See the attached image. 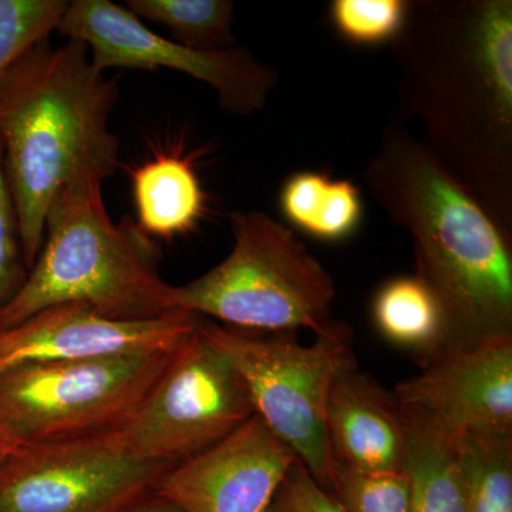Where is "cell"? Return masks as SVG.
<instances>
[{"label": "cell", "instance_id": "cell-1", "mask_svg": "<svg viewBox=\"0 0 512 512\" xmlns=\"http://www.w3.org/2000/svg\"><path fill=\"white\" fill-rule=\"evenodd\" d=\"M390 45L400 119L512 238L511 0H410Z\"/></svg>", "mask_w": 512, "mask_h": 512}, {"label": "cell", "instance_id": "cell-2", "mask_svg": "<svg viewBox=\"0 0 512 512\" xmlns=\"http://www.w3.org/2000/svg\"><path fill=\"white\" fill-rule=\"evenodd\" d=\"M365 184L412 238L414 275L443 309L446 348L512 336V238L407 121L383 128Z\"/></svg>", "mask_w": 512, "mask_h": 512}, {"label": "cell", "instance_id": "cell-3", "mask_svg": "<svg viewBox=\"0 0 512 512\" xmlns=\"http://www.w3.org/2000/svg\"><path fill=\"white\" fill-rule=\"evenodd\" d=\"M117 100V80L97 70L76 40H43L0 76V143L28 269L59 191L79 178L104 183L119 168L110 128Z\"/></svg>", "mask_w": 512, "mask_h": 512}, {"label": "cell", "instance_id": "cell-4", "mask_svg": "<svg viewBox=\"0 0 512 512\" xmlns=\"http://www.w3.org/2000/svg\"><path fill=\"white\" fill-rule=\"evenodd\" d=\"M101 181L79 178L53 198L25 284L0 309V330L49 306L86 303L106 318L151 320L177 311L156 248L131 218L114 222ZM183 312V311H181Z\"/></svg>", "mask_w": 512, "mask_h": 512}, {"label": "cell", "instance_id": "cell-5", "mask_svg": "<svg viewBox=\"0 0 512 512\" xmlns=\"http://www.w3.org/2000/svg\"><path fill=\"white\" fill-rule=\"evenodd\" d=\"M231 252L188 284L173 286L177 311L258 333L318 335L332 322L335 279L291 228L262 211H235Z\"/></svg>", "mask_w": 512, "mask_h": 512}, {"label": "cell", "instance_id": "cell-6", "mask_svg": "<svg viewBox=\"0 0 512 512\" xmlns=\"http://www.w3.org/2000/svg\"><path fill=\"white\" fill-rule=\"evenodd\" d=\"M198 329L237 367L256 416L330 493L335 460L326 429L329 393L336 377L357 365L348 323L332 320L312 345H301L295 333L248 332L207 318Z\"/></svg>", "mask_w": 512, "mask_h": 512}, {"label": "cell", "instance_id": "cell-7", "mask_svg": "<svg viewBox=\"0 0 512 512\" xmlns=\"http://www.w3.org/2000/svg\"><path fill=\"white\" fill-rule=\"evenodd\" d=\"M30 363L0 375V424L20 444L74 439L123 426L174 353Z\"/></svg>", "mask_w": 512, "mask_h": 512}, {"label": "cell", "instance_id": "cell-8", "mask_svg": "<svg viewBox=\"0 0 512 512\" xmlns=\"http://www.w3.org/2000/svg\"><path fill=\"white\" fill-rule=\"evenodd\" d=\"M254 416L237 367L197 328L114 431L134 456L178 464L217 446Z\"/></svg>", "mask_w": 512, "mask_h": 512}, {"label": "cell", "instance_id": "cell-9", "mask_svg": "<svg viewBox=\"0 0 512 512\" xmlns=\"http://www.w3.org/2000/svg\"><path fill=\"white\" fill-rule=\"evenodd\" d=\"M173 466L134 456L114 430L20 444L0 460V512H127Z\"/></svg>", "mask_w": 512, "mask_h": 512}, {"label": "cell", "instance_id": "cell-10", "mask_svg": "<svg viewBox=\"0 0 512 512\" xmlns=\"http://www.w3.org/2000/svg\"><path fill=\"white\" fill-rule=\"evenodd\" d=\"M56 32L89 49L93 66L109 69H170L208 84L222 110L248 117L264 110L279 73L244 49L205 52L157 35L124 6L110 0L69 2Z\"/></svg>", "mask_w": 512, "mask_h": 512}, {"label": "cell", "instance_id": "cell-11", "mask_svg": "<svg viewBox=\"0 0 512 512\" xmlns=\"http://www.w3.org/2000/svg\"><path fill=\"white\" fill-rule=\"evenodd\" d=\"M200 319L180 311L151 320H116L86 303L49 306L0 330V375L30 363L171 352L190 338Z\"/></svg>", "mask_w": 512, "mask_h": 512}, {"label": "cell", "instance_id": "cell-12", "mask_svg": "<svg viewBox=\"0 0 512 512\" xmlns=\"http://www.w3.org/2000/svg\"><path fill=\"white\" fill-rule=\"evenodd\" d=\"M298 457L259 416L171 467L156 494L183 512H268Z\"/></svg>", "mask_w": 512, "mask_h": 512}, {"label": "cell", "instance_id": "cell-13", "mask_svg": "<svg viewBox=\"0 0 512 512\" xmlns=\"http://www.w3.org/2000/svg\"><path fill=\"white\" fill-rule=\"evenodd\" d=\"M420 367L394 389L400 406L456 433L512 434V336L444 348Z\"/></svg>", "mask_w": 512, "mask_h": 512}, {"label": "cell", "instance_id": "cell-14", "mask_svg": "<svg viewBox=\"0 0 512 512\" xmlns=\"http://www.w3.org/2000/svg\"><path fill=\"white\" fill-rule=\"evenodd\" d=\"M326 429L336 463L366 473L406 471L407 434L402 406L359 366L332 384Z\"/></svg>", "mask_w": 512, "mask_h": 512}, {"label": "cell", "instance_id": "cell-15", "mask_svg": "<svg viewBox=\"0 0 512 512\" xmlns=\"http://www.w3.org/2000/svg\"><path fill=\"white\" fill-rule=\"evenodd\" d=\"M402 409L410 512H466L461 434L413 407Z\"/></svg>", "mask_w": 512, "mask_h": 512}, {"label": "cell", "instance_id": "cell-16", "mask_svg": "<svg viewBox=\"0 0 512 512\" xmlns=\"http://www.w3.org/2000/svg\"><path fill=\"white\" fill-rule=\"evenodd\" d=\"M133 197L138 228L147 237L174 238L197 227L207 195L200 177L187 160L157 156L133 175Z\"/></svg>", "mask_w": 512, "mask_h": 512}, {"label": "cell", "instance_id": "cell-17", "mask_svg": "<svg viewBox=\"0 0 512 512\" xmlns=\"http://www.w3.org/2000/svg\"><path fill=\"white\" fill-rule=\"evenodd\" d=\"M279 208L293 228L329 244L355 235L363 221L359 188L318 171L292 174L279 192Z\"/></svg>", "mask_w": 512, "mask_h": 512}, {"label": "cell", "instance_id": "cell-18", "mask_svg": "<svg viewBox=\"0 0 512 512\" xmlns=\"http://www.w3.org/2000/svg\"><path fill=\"white\" fill-rule=\"evenodd\" d=\"M373 322L384 339L426 362L447 345L443 309L419 276H397L383 284L372 305Z\"/></svg>", "mask_w": 512, "mask_h": 512}, {"label": "cell", "instance_id": "cell-19", "mask_svg": "<svg viewBox=\"0 0 512 512\" xmlns=\"http://www.w3.org/2000/svg\"><path fill=\"white\" fill-rule=\"evenodd\" d=\"M126 8L170 30L175 42L205 52L235 45V6L229 0H127Z\"/></svg>", "mask_w": 512, "mask_h": 512}, {"label": "cell", "instance_id": "cell-20", "mask_svg": "<svg viewBox=\"0 0 512 512\" xmlns=\"http://www.w3.org/2000/svg\"><path fill=\"white\" fill-rule=\"evenodd\" d=\"M466 512H512V434H461Z\"/></svg>", "mask_w": 512, "mask_h": 512}, {"label": "cell", "instance_id": "cell-21", "mask_svg": "<svg viewBox=\"0 0 512 512\" xmlns=\"http://www.w3.org/2000/svg\"><path fill=\"white\" fill-rule=\"evenodd\" d=\"M67 6V0H0V76L49 39Z\"/></svg>", "mask_w": 512, "mask_h": 512}, {"label": "cell", "instance_id": "cell-22", "mask_svg": "<svg viewBox=\"0 0 512 512\" xmlns=\"http://www.w3.org/2000/svg\"><path fill=\"white\" fill-rule=\"evenodd\" d=\"M330 494L345 512H410L407 471L366 473L335 461Z\"/></svg>", "mask_w": 512, "mask_h": 512}, {"label": "cell", "instance_id": "cell-23", "mask_svg": "<svg viewBox=\"0 0 512 512\" xmlns=\"http://www.w3.org/2000/svg\"><path fill=\"white\" fill-rule=\"evenodd\" d=\"M410 0H333L330 22L336 33L356 46L392 43L409 12Z\"/></svg>", "mask_w": 512, "mask_h": 512}, {"label": "cell", "instance_id": "cell-24", "mask_svg": "<svg viewBox=\"0 0 512 512\" xmlns=\"http://www.w3.org/2000/svg\"><path fill=\"white\" fill-rule=\"evenodd\" d=\"M28 272L23 256L18 208L6 177L3 146L0 143V309L8 305L20 291Z\"/></svg>", "mask_w": 512, "mask_h": 512}, {"label": "cell", "instance_id": "cell-25", "mask_svg": "<svg viewBox=\"0 0 512 512\" xmlns=\"http://www.w3.org/2000/svg\"><path fill=\"white\" fill-rule=\"evenodd\" d=\"M268 512H345L332 494L316 483L301 461H296L279 487Z\"/></svg>", "mask_w": 512, "mask_h": 512}, {"label": "cell", "instance_id": "cell-26", "mask_svg": "<svg viewBox=\"0 0 512 512\" xmlns=\"http://www.w3.org/2000/svg\"><path fill=\"white\" fill-rule=\"evenodd\" d=\"M127 512H183L174 503L167 498L161 497L156 493L148 495L143 501L134 505Z\"/></svg>", "mask_w": 512, "mask_h": 512}, {"label": "cell", "instance_id": "cell-27", "mask_svg": "<svg viewBox=\"0 0 512 512\" xmlns=\"http://www.w3.org/2000/svg\"><path fill=\"white\" fill-rule=\"evenodd\" d=\"M20 446L18 440L13 439L12 436L3 429L2 424H0V460L3 457L8 456V454L13 453Z\"/></svg>", "mask_w": 512, "mask_h": 512}]
</instances>
